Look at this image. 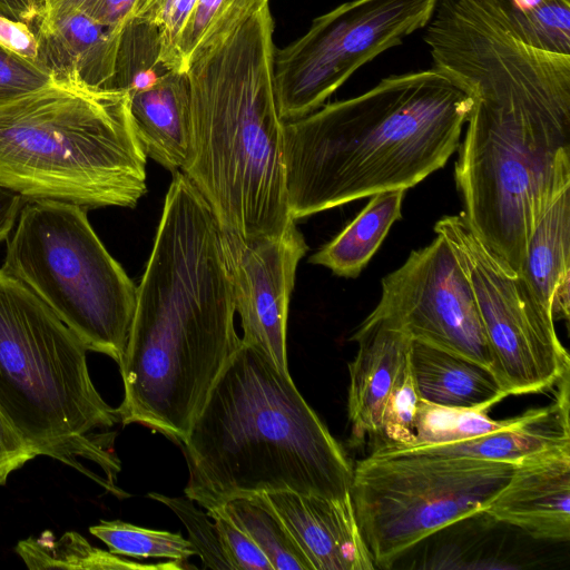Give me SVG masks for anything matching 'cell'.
I'll return each instance as SVG.
<instances>
[{
    "label": "cell",
    "mask_w": 570,
    "mask_h": 570,
    "mask_svg": "<svg viewBox=\"0 0 570 570\" xmlns=\"http://www.w3.org/2000/svg\"><path fill=\"white\" fill-rule=\"evenodd\" d=\"M2 268L47 304L88 351L121 362L137 287L92 229L86 208L27 202Z\"/></svg>",
    "instance_id": "ba28073f"
},
{
    "label": "cell",
    "mask_w": 570,
    "mask_h": 570,
    "mask_svg": "<svg viewBox=\"0 0 570 570\" xmlns=\"http://www.w3.org/2000/svg\"><path fill=\"white\" fill-rule=\"evenodd\" d=\"M36 453L0 409V484Z\"/></svg>",
    "instance_id": "d590c367"
},
{
    "label": "cell",
    "mask_w": 570,
    "mask_h": 570,
    "mask_svg": "<svg viewBox=\"0 0 570 570\" xmlns=\"http://www.w3.org/2000/svg\"><path fill=\"white\" fill-rule=\"evenodd\" d=\"M513 38L570 55V0H476Z\"/></svg>",
    "instance_id": "603a6c76"
},
{
    "label": "cell",
    "mask_w": 570,
    "mask_h": 570,
    "mask_svg": "<svg viewBox=\"0 0 570 570\" xmlns=\"http://www.w3.org/2000/svg\"><path fill=\"white\" fill-rule=\"evenodd\" d=\"M453 249L473 289L492 355V370L509 395L552 387L570 358L554 320L525 278L507 269L476 237L462 215L434 226Z\"/></svg>",
    "instance_id": "30bf717a"
},
{
    "label": "cell",
    "mask_w": 570,
    "mask_h": 570,
    "mask_svg": "<svg viewBox=\"0 0 570 570\" xmlns=\"http://www.w3.org/2000/svg\"><path fill=\"white\" fill-rule=\"evenodd\" d=\"M24 202L21 195L0 185V243L8 239Z\"/></svg>",
    "instance_id": "74e56055"
},
{
    "label": "cell",
    "mask_w": 570,
    "mask_h": 570,
    "mask_svg": "<svg viewBox=\"0 0 570 570\" xmlns=\"http://www.w3.org/2000/svg\"><path fill=\"white\" fill-rule=\"evenodd\" d=\"M146 158L126 92L53 81L0 102V185L27 202L135 207Z\"/></svg>",
    "instance_id": "8992f818"
},
{
    "label": "cell",
    "mask_w": 570,
    "mask_h": 570,
    "mask_svg": "<svg viewBox=\"0 0 570 570\" xmlns=\"http://www.w3.org/2000/svg\"><path fill=\"white\" fill-rule=\"evenodd\" d=\"M266 495L313 570L375 568L356 521L351 493L342 499L293 491Z\"/></svg>",
    "instance_id": "9a60e30c"
},
{
    "label": "cell",
    "mask_w": 570,
    "mask_h": 570,
    "mask_svg": "<svg viewBox=\"0 0 570 570\" xmlns=\"http://www.w3.org/2000/svg\"><path fill=\"white\" fill-rule=\"evenodd\" d=\"M184 451L185 495L204 509L257 493H351L353 465L288 372L240 344L195 419Z\"/></svg>",
    "instance_id": "5b68a950"
},
{
    "label": "cell",
    "mask_w": 570,
    "mask_h": 570,
    "mask_svg": "<svg viewBox=\"0 0 570 570\" xmlns=\"http://www.w3.org/2000/svg\"><path fill=\"white\" fill-rule=\"evenodd\" d=\"M425 27L433 68L474 99L454 169L461 215L522 274L537 222L570 186V55L513 38L476 0H438Z\"/></svg>",
    "instance_id": "6da1fadb"
},
{
    "label": "cell",
    "mask_w": 570,
    "mask_h": 570,
    "mask_svg": "<svg viewBox=\"0 0 570 570\" xmlns=\"http://www.w3.org/2000/svg\"><path fill=\"white\" fill-rule=\"evenodd\" d=\"M37 63L56 82L112 91L121 28L68 8H42L36 20Z\"/></svg>",
    "instance_id": "5bb4252c"
},
{
    "label": "cell",
    "mask_w": 570,
    "mask_h": 570,
    "mask_svg": "<svg viewBox=\"0 0 570 570\" xmlns=\"http://www.w3.org/2000/svg\"><path fill=\"white\" fill-rule=\"evenodd\" d=\"M129 112L147 157L171 171L188 163L193 140L187 72L169 70L147 89L128 96Z\"/></svg>",
    "instance_id": "d6986e66"
},
{
    "label": "cell",
    "mask_w": 570,
    "mask_h": 570,
    "mask_svg": "<svg viewBox=\"0 0 570 570\" xmlns=\"http://www.w3.org/2000/svg\"><path fill=\"white\" fill-rule=\"evenodd\" d=\"M268 4L189 59L193 140L181 170L223 229L278 237L295 222L287 202L283 120L273 85Z\"/></svg>",
    "instance_id": "277c9868"
},
{
    "label": "cell",
    "mask_w": 570,
    "mask_h": 570,
    "mask_svg": "<svg viewBox=\"0 0 570 570\" xmlns=\"http://www.w3.org/2000/svg\"><path fill=\"white\" fill-rule=\"evenodd\" d=\"M169 68L161 59L158 27L146 19L134 17L121 28L111 90L128 96L149 88Z\"/></svg>",
    "instance_id": "484cf974"
},
{
    "label": "cell",
    "mask_w": 570,
    "mask_h": 570,
    "mask_svg": "<svg viewBox=\"0 0 570 570\" xmlns=\"http://www.w3.org/2000/svg\"><path fill=\"white\" fill-rule=\"evenodd\" d=\"M89 532L118 556L166 558L180 562L196 556L190 541L179 533L141 528L119 520L100 521L91 525Z\"/></svg>",
    "instance_id": "83f0119b"
},
{
    "label": "cell",
    "mask_w": 570,
    "mask_h": 570,
    "mask_svg": "<svg viewBox=\"0 0 570 570\" xmlns=\"http://www.w3.org/2000/svg\"><path fill=\"white\" fill-rule=\"evenodd\" d=\"M53 82L40 66L0 46V102L38 90Z\"/></svg>",
    "instance_id": "836d02e7"
},
{
    "label": "cell",
    "mask_w": 570,
    "mask_h": 570,
    "mask_svg": "<svg viewBox=\"0 0 570 570\" xmlns=\"http://www.w3.org/2000/svg\"><path fill=\"white\" fill-rule=\"evenodd\" d=\"M222 236L242 343L289 373L287 317L296 269L308 249L305 239L295 223L278 237L244 238L223 228Z\"/></svg>",
    "instance_id": "4fadbf2b"
},
{
    "label": "cell",
    "mask_w": 570,
    "mask_h": 570,
    "mask_svg": "<svg viewBox=\"0 0 570 570\" xmlns=\"http://www.w3.org/2000/svg\"><path fill=\"white\" fill-rule=\"evenodd\" d=\"M149 498L167 505L185 524L189 541L205 569H232L220 543L219 534L209 515L194 505L189 498H171L149 493Z\"/></svg>",
    "instance_id": "4dcf8cb0"
},
{
    "label": "cell",
    "mask_w": 570,
    "mask_h": 570,
    "mask_svg": "<svg viewBox=\"0 0 570 570\" xmlns=\"http://www.w3.org/2000/svg\"><path fill=\"white\" fill-rule=\"evenodd\" d=\"M218 509L253 539L274 570H313L266 493L234 498Z\"/></svg>",
    "instance_id": "cb8c5ba5"
},
{
    "label": "cell",
    "mask_w": 570,
    "mask_h": 570,
    "mask_svg": "<svg viewBox=\"0 0 570 570\" xmlns=\"http://www.w3.org/2000/svg\"><path fill=\"white\" fill-rule=\"evenodd\" d=\"M195 2L196 0H142L136 16L158 27L161 59L169 68L177 71H185L178 55V41Z\"/></svg>",
    "instance_id": "1f68e13d"
},
{
    "label": "cell",
    "mask_w": 570,
    "mask_h": 570,
    "mask_svg": "<svg viewBox=\"0 0 570 570\" xmlns=\"http://www.w3.org/2000/svg\"><path fill=\"white\" fill-rule=\"evenodd\" d=\"M367 318L492 370V355L470 281L440 235L382 278ZM493 371V370H492Z\"/></svg>",
    "instance_id": "7c38bea8"
},
{
    "label": "cell",
    "mask_w": 570,
    "mask_h": 570,
    "mask_svg": "<svg viewBox=\"0 0 570 570\" xmlns=\"http://www.w3.org/2000/svg\"><path fill=\"white\" fill-rule=\"evenodd\" d=\"M404 189L371 196L362 212L330 243L313 254L309 262L335 275L357 277L376 253L392 225L402 217Z\"/></svg>",
    "instance_id": "7402d4cb"
},
{
    "label": "cell",
    "mask_w": 570,
    "mask_h": 570,
    "mask_svg": "<svg viewBox=\"0 0 570 570\" xmlns=\"http://www.w3.org/2000/svg\"><path fill=\"white\" fill-rule=\"evenodd\" d=\"M142 0H43L42 8H68L89 17L96 22L121 28L136 17Z\"/></svg>",
    "instance_id": "e575fe53"
},
{
    "label": "cell",
    "mask_w": 570,
    "mask_h": 570,
    "mask_svg": "<svg viewBox=\"0 0 570 570\" xmlns=\"http://www.w3.org/2000/svg\"><path fill=\"white\" fill-rule=\"evenodd\" d=\"M569 376L570 372L558 381L553 403L515 416L513 423L501 430L451 443L410 448L429 454L466 456L515 465L570 448Z\"/></svg>",
    "instance_id": "ac0fdd59"
},
{
    "label": "cell",
    "mask_w": 570,
    "mask_h": 570,
    "mask_svg": "<svg viewBox=\"0 0 570 570\" xmlns=\"http://www.w3.org/2000/svg\"><path fill=\"white\" fill-rule=\"evenodd\" d=\"M43 6V0H0V14L33 23Z\"/></svg>",
    "instance_id": "f35d334b"
},
{
    "label": "cell",
    "mask_w": 570,
    "mask_h": 570,
    "mask_svg": "<svg viewBox=\"0 0 570 570\" xmlns=\"http://www.w3.org/2000/svg\"><path fill=\"white\" fill-rule=\"evenodd\" d=\"M232 570H274L264 551L220 509L208 510Z\"/></svg>",
    "instance_id": "d6a6232c"
},
{
    "label": "cell",
    "mask_w": 570,
    "mask_h": 570,
    "mask_svg": "<svg viewBox=\"0 0 570 570\" xmlns=\"http://www.w3.org/2000/svg\"><path fill=\"white\" fill-rule=\"evenodd\" d=\"M473 102L464 86L432 67L284 121L292 219L415 186L459 148Z\"/></svg>",
    "instance_id": "3957f363"
},
{
    "label": "cell",
    "mask_w": 570,
    "mask_h": 570,
    "mask_svg": "<svg viewBox=\"0 0 570 570\" xmlns=\"http://www.w3.org/2000/svg\"><path fill=\"white\" fill-rule=\"evenodd\" d=\"M266 4L268 0H196L178 41L184 70L198 49Z\"/></svg>",
    "instance_id": "f1b7e54d"
},
{
    "label": "cell",
    "mask_w": 570,
    "mask_h": 570,
    "mask_svg": "<svg viewBox=\"0 0 570 570\" xmlns=\"http://www.w3.org/2000/svg\"><path fill=\"white\" fill-rule=\"evenodd\" d=\"M0 46L38 65V40L30 23L0 14Z\"/></svg>",
    "instance_id": "8d00e7d4"
},
{
    "label": "cell",
    "mask_w": 570,
    "mask_h": 570,
    "mask_svg": "<svg viewBox=\"0 0 570 570\" xmlns=\"http://www.w3.org/2000/svg\"><path fill=\"white\" fill-rule=\"evenodd\" d=\"M409 364L419 399L489 411L508 396L494 372L466 356L412 340Z\"/></svg>",
    "instance_id": "ffe728a7"
},
{
    "label": "cell",
    "mask_w": 570,
    "mask_h": 570,
    "mask_svg": "<svg viewBox=\"0 0 570 570\" xmlns=\"http://www.w3.org/2000/svg\"><path fill=\"white\" fill-rule=\"evenodd\" d=\"M540 540L570 539V448L518 464L482 512Z\"/></svg>",
    "instance_id": "2e32d148"
},
{
    "label": "cell",
    "mask_w": 570,
    "mask_h": 570,
    "mask_svg": "<svg viewBox=\"0 0 570 570\" xmlns=\"http://www.w3.org/2000/svg\"><path fill=\"white\" fill-rule=\"evenodd\" d=\"M515 464L380 445L353 468L351 498L377 568L433 533L481 514Z\"/></svg>",
    "instance_id": "9c48e42d"
},
{
    "label": "cell",
    "mask_w": 570,
    "mask_h": 570,
    "mask_svg": "<svg viewBox=\"0 0 570 570\" xmlns=\"http://www.w3.org/2000/svg\"><path fill=\"white\" fill-rule=\"evenodd\" d=\"M438 0H352L314 19L274 51L273 85L283 121L324 104L360 67L425 27Z\"/></svg>",
    "instance_id": "8fae6325"
},
{
    "label": "cell",
    "mask_w": 570,
    "mask_h": 570,
    "mask_svg": "<svg viewBox=\"0 0 570 570\" xmlns=\"http://www.w3.org/2000/svg\"><path fill=\"white\" fill-rule=\"evenodd\" d=\"M17 553L29 569H180V561L159 564H142L120 558L118 554L91 546L77 532H66L59 539L45 531L40 537H30L17 544Z\"/></svg>",
    "instance_id": "d4e9b609"
},
{
    "label": "cell",
    "mask_w": 570,
    "mask_h": 570,
    "mask_svg": "<svg viewBox=\"0 0 570 570\" xmlns=\"http://www.w3.org/2000/svg\"><path fill=\"white\" fill-rule=\"evenodd\" d=\"M358 344L348 364L347 414L352 446L373 440L392 387L409 360L411 338L382 321L365 318L351 336Z\"/></svg>",
    "instance_id": "e0dca14e"
},
{
    "label": "cell",
    "mask_w": 570,
    "mask_h": 570,
    "mask_svg": "<svg viewBox=\"0 0 570 570\" xmlns=\"http://www.w3.org/2000/svg\"><path fill=\"white\" fill-rule=\"evenodd\" d=\"M514 420H493L485 410L449 407L420 400L413 445L443 444L480 436L501 430Z\"/></svg>",
    "instance_id": "4316f807"
},
{
    "label": "cell",
    "mask_w": 570,
    "mask_h": 570,
    "mask_svg": "<svg viewBox=\"0 0 570 570\" xmlns=\"http://www.w3.org/2000/svg\"><path fill=\"white\" fill-rule=\"evenodd\" d=\"M569 256L570 186L556 195L537 222L521 274L554 321L569 318Z\"/></svg>",
    "instance_id": "44dd1931"
},
{
    "label": "cell",
    "mask_w": 570,
    "mask_h": 570,
    "mask_svg": "<svg viewBox=\"0 0 570 570\" xmlns=\"http://www.w3.org/2000/svg\"><path fill=\"white\" fill-rule=\"evenodd\" d=\"M419 401L407 360L386 400L373 448L380 445L409 446L415 443V417Z\"/></svg>",
    "instance_id": "f546056e"
},
{
    "label": "cell",
    "mask_w": 570,
    "mask_h": 570,
    "mask_svg": "<svg viewBox=\"0 0 570 570\" xmlns=\"http://www.w3.org/2000/svg\"><path fill=\"white\" fill-rule=\"evenodd\" d=\"M222 228L210 206L175 171L118 364L124 425L180 444L242 344Z\"/></svg>",
    "instance_id": "7a4b0ae2"
},
{
    "label": "cell",
    "mask_w": 570,
    "mask_h": 570,
    "mask_svg": "<svg viewBox=\"0 0 570 570\" xmlns=\"http://www.w3.org/2000/svg\"><path fill=\"white\" fill-rule=\"evenodd\" d=\"M83 342L0 267V409L36 455L58 460L116 495L110 449L117 409L95 387Z\"/></svg>",
    "instance_id": "52a82bcc"
}]
</instances>
